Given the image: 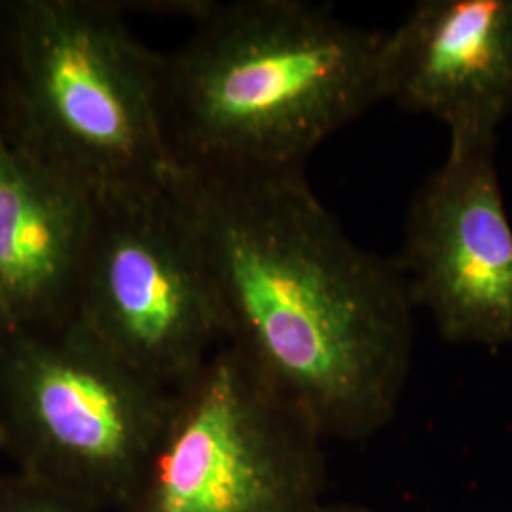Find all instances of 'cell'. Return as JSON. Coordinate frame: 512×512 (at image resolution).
Here are the masks:
<instances>
[{
    "label": "cell",
    "mask_w": 512,
    "mask_h": 512,
    "mask_svg": "<svg viewBox=\"0 0 512 512\" xmlns=\"http://www.w3.org/2000/svg\"><path fill=\"white\" fill-rule=\"evenodd\" d=\"M0 126L95 203L171 188L162 54L124 8L97 0H6Z\"/></svg>",
    "instance_id": "obj_3"
},
{
    "label": "cell",
    "mask_w": 512,
    "mask_h": 512,
    "mask_svg": "<svg viewBox=\"0 0 512 512\" xmlns=\"http://www.w3.org/2000/svg\"><path fill=\"white\" fill-rule=\"evenodd\" d=\"M171 403L76 321L0 332L4 458L99 509L124 507Z\"/></svg>",
    "instance_id": "obj_4"
},
{
    "label": "cell",
    "mask_w": 512,
    "mask_h": 512,
    "mask_svg": "<svg viewBox=\"0 0 512 512\" xmlns=\"http://www.w3.org/2000/svg\"><path fill=\"white\" fill-rule=\"evenodd\" d=\"M97 203L0 126V332L73 323Z\"/></svg>",
    "instance_id": "obj_9"
},
{
    "label": "cell",
    "mask_w": 512,
    "mask_h": 512,
    "mask_svg": "<svg viewBox=\"0 0 512 512\" xmlns=\"http://www.w3.org/2000/svg\"><path fill=\"white\" fill-rule=\"evenodd\" d=\"M380 101L431 116L450 143L497 141L512 116V0H421L384 33Z\"/></svg>",
    "instance_id": "obj_8"
},
{
    "label": "cell",
    "mask_w": 512,
    "mask_h": 512,
    "mask_svg": "<svg viewBox=\"0 0 512 512\" xmlns=\"http://www.w3.org/2000/svg\"><path fill=\"white\" fill-rule=\"evenodd\" d=\"M325 439L228 346L173 393L120 512H315Z\"/></svg>",
    "instance_id": "obj_5"
},
{
    "label": "cell",
    "mask_w": 512,
    "mask_h": 512,
    "mask_svg": "<svg viewBox=\"0 0 512 512\" xmlns=\"http://www.w3.org/2000/svg\"><path fill=\"white\" fill-rule=\"evenodd\" d=\"M0 512H110L23 475L0 469Z\"/></svg>",
    "instance_id": "obj_10"
},
{
    "label": "cell",
    "mask_w": 512,
    "mask_h": 512,
    "mask_svg": "<svg viewBox=\"0 0 512 512\" xmlns=\"http://www.w3.org/2000/svg\"><path fill=\"white\" fill-rule=\"evenodd\" d=\"M315 512H368L355 505H336V503H321Z\"/></svg>",
    "instance_id": "obj_11"
},
{
    "label": "cell",
    "mask_w": 512,
    "mask_h": 512,
    "mask_svg": "<svg viewBox=\"0 0 512 512\" xmlns=\"http://www.w3.org/2000/svg\"><path fill=\"white\" fill-rule=\"evenodd\" d=\"M414 308L452 344L512 342V228L495 141L450 143L412 200L395 258Z\"/></svg>",
    "instance_id": "obj_7"
},
{
    "label": "cell",
    "mask_w": 512,
    "mask_h": 512,
    "mask_svg": "<svg viewBox=\"0 0 512 512\" xmlns=\"http://www.w3.org/2000/svg\"><path fill=\"white\" fill-rule=\"evenodd\" d=\"M74 321L169 393L224 346L219 306L173 184L97 203Z\"/></svg>",
    "instance_id": "obj_6"
},
{
    "label": "cell",
    "mask_w": 512,
    "mask_h": 512,
    "mask_svg": "<svg viewBox=\"0 0 512 512\" xmlns=\"http://www.w3.org/2000/svg\"><path fill=\"white\" fill-rule=\"evenodd\" d=\"M0 458H4V442H2V435H0Z\"/></svg>",
    "instance_id": "obj_13"
},
{
    "label": "cell",
    "mask_w": 512,
    "mask_h": 512,
    "mask_svg": "<svg viewBox=\"0 0 512 512\" xmlns=\"http://www.w3.org/2000/svg\"><path fill=\"white\" fill-rule=\"evenodd\" d=\"M4 25H6V0H0V74L4 59Z\"/></svg>",
    "instance_id": "obj_12"
},
{
    "label": "cell",
    "mask_w": 512,
    "mask_h": 512,
    "mask_svg": "<svg viewBox=\"0 0 512 512\" xmlns=\"http://www.w3.org/2000/svg\"><path fill=\"white\" fill-rule=\"evenodd\" d=\"M162 54L165 135L177 171L304 173L313 150L380 103L384 33L304 0L205 2Z\"/></svg>",
    "instance_id": "obj_2"
},
{
    "label": "cell",
    "mask_w": 512,
    "mask_h": 512,
    "mask_svg": "<svg viewBox=\"0 0 512 512\" xmlns=\"http://www.w3.org/2000/svg\"><path fill=\"white\" fill-rule=\"evenodd\" d=\"M173 196L209 275L224 346L323 439L382 431L414 344L397 260L349 238L304 173L177 171Z\"/></svg>",
    "instance_id": "obj_1"
}]
</instances>
